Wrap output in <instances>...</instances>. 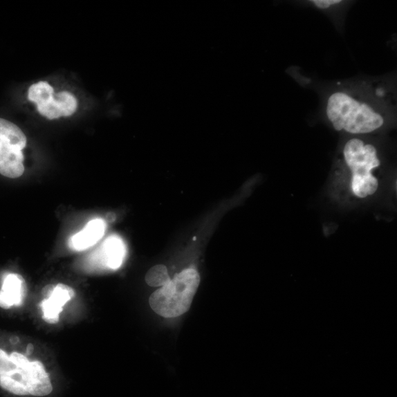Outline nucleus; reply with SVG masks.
Here are the masks:
<instances>
[{
	"label": "nucleus",
	"mask_w": 397,
	"mask_h": 397,
	"mask_svg": "<svg viewBox=\"0 0 397 397\" xmlns=\"http://www.w3.org/2000/svg\"><path fill=\"white\" fill-rule=\"evenodd\" d=\"M326 116L338 131L354 135L376 132L387 121V112L372 99L360 93L340 90L326 102Z\"/></svg>",
	"instance_id": "f257e3e1"
},
{
	"label": "nucleus",
	"mask_w": 397,
	"mask_h": 397,
	"mask_svg": "<svg viewBox=\"0 0 397 397\" xmlns=\"http://www.w3.org/2000/svg\"><path fill=\"white\" fill-rule=\"evenodd\" d=\"M125 255L123 241L113 235L107 239L95 252L89 256L88 264L92 270H116L122 266Z\"/></svg>",
	"instance_id": "423d86ee"
},
{
	"label": "nucleus",
	"mask_w": 397,
	"mask_h": 397,
	"mask_svg": "<svg viewBox=\"0 0 397 397\" xmlns=\"http://www.w3.org/2000/svg\"><path fill=\"white\" fill-rule=\"evenodd\" d=\"M27 285L24 278L18 274H8L3 280L0 290V307L9 309L11 307L20 306L26 299Z\"/></svg>",
	"instance_id": "6e6552de"
},
{
	"label": "nucleus",
	"mask_w": 397,
	"mask_h": 397,
	"mask_svg": "<svg viewBox=\"0 0 397 397\" xmlns=\"http://www.w3.org/2000/svg\"><path fill=\"white\" fill-rule=\"evenodd\" d=\"M346 165L352 174V191L359 198L375 194L378 181L372 172L380 166L378 149L358 138L349 140L343 149Z\"/></svg>",
	"instance_id": "7ed1b4c3"
},
{
	"label": "nucleus",
	"mask_w": 397,
	"mask_h": 397,
	"mask_svg": "<svg viewBox=\"0 0 397 397\" xmlns=\"http://www.w3.org/2000/svg\"><path fill=\"white\" fill-rule=\"evenodd\" d=\"M200 284V274L194 268H187L151 294L150 307L162 317H181L189 311Z\"/></svg>",
	"instance_id": "f03ea898"
},
{
	"label": "nucleus",
	"mask_w": 397,
	"mask_h": 397,
	"mask_svg": "<svg viewBox=\"0 0 397 397\" xmlns=\"http://www.w3.org/2000/svg\"><path fill=\"white\" fill-rule=\"evenodd\" d=\"M55 286L56 285L50 284L46 286L45 287L43 288L41 290V294L44 297L45 299H48L52 296Z\"/></svg>",
	"instance_id": "4468645a"
},
{
	"label": "nucleus",
	"mask_w": 397,
	"mask_h": 397,
	"mask_svg": "<svg viewBox=\"0 0 397 397\" xmlns=\"http://www.w3.org/2000/svg\"><path fill=\"white\" fill-rule=\"evenodd\" d=\"M53 93L54 89L48 83L40 81L29 88L28 98L37 104L40 114L50 120L72 116L76 111L77 101L71 93H57L56 100Z\"/></svg>",
	"instance_id": "39448f33"
},
{
	"label": "nucleus",
	"mask_w": 397,
	"mask_h": 397,
	"mask_svg": "<svg viewBox=\"0 0 397 397\" xmlns=\"http://www.w3.org/2000/svg\"><path fill=\"white\" fill-rule=\"evenodd\" d=\"M10 359L18 368L27 369L30 364V362H29L26 356L18 353H13L11 354L10 356Z\"/></svg>",
	"instance_id": "f8f14e48"
},
{
	"label": "nucleus",
	"mask_w": 397,
	"mask_h": 397,
	"mask_svg": "<svg viewBox=\"0 0 397 397\" xmlns=\"http://www.w3.org/2000/svg\"><path fill=\"white\" fill-rule=\"evenodd\" d=\"M75 296V290L73 288L62 284L56 285L52 296L40 303L44 313L43 320L50 324L57 323L63 307Z\"/></svg>",
	"instance_id": "0eeeda50"
},
{
	"label": "nucleus",
	"mask_w": 397,
	"mask_h": 397,
	"mask_svg": "<svg viewBox=\"0 0 397 397\" xmlns=\"http://www.w3.org/2000/svg\"><path fill=\"white\" fill-rule=\"evenodd\" d=\"M107 224L101 219L89 221L84 230L76 233L68 240V247L74 251H83L97 243L104 236Z\"/></svg>",
	"instance_id": "1a4fd4ad"
},
{
	"label": "nucleus",
	"mask_w": 397,
	"mask_h": 397,
	"mask_svg": "<svg viewBox=\"0 0 397 397\" xmlns=\"http://www.w3.org/2000/svg\"><path fill=\"white\" fill-rule=\"evenodd\" d=\"M10 341L12 344H17L19 342V338L17 337H13L10 338Z\"/></svg>",
	"instance_id": "dca6fc26"
},
{
	"label": "nucleus",
	"mask_w": 397,
	"mask_h": 397,
	"mask_svg": "<svg viewBox=\"0 0 397 397\" xmlns=\"http://www.w3.org/2000/svg\"><path fill=\"white\" fill-rule=\"evenodd\" d=\"M312 3L319 9H329L342 3L341 0H313Z\"/></svg>",
	"instance_id": "ddd939ff"
},
{
	"label": "nucleus",
	"mask_w": 397,
	"mask_h": 397,
	"mask_svg": "<svg viewBox=\"0 0 397 397\" xmlns=\"http://www.w3.org/2000/svg\"><path fill=\"white\" fill-rule=\"evenodd\" d=\"M34 347L32 344H29L27 348V355L30 356L33 352Z\"/></svg>",
	"instance_id": "2eb2a0df"
},
{
	"label": "nucleus",
	"mask_w": 397,
	"mask_h": 397,
	"mask_svg": "<svg viewBox=\"0 0 397 397\" xmlns=\"http://www.w3.org/2000/svg\"><path fill=\"white\" fill-rule=\"evenodd\" d=\"M17 368L10 356L0 349V376H6Z\"/></svg>",
	"instance_id": "9b49d317"
},
{
	"label": "nucleus",
	"mask_w": 397,
	"mask_h": 397,
	"mask_svg": "<svg viewBox=\"0 0 397 397\" xmlns=\"http://www.w3.org/2000/svg\"><path fill=\"white\" fill-rule=\"evenodd\" d=\"M27 146V138L13 122L0 118V174L17 179L25 172L22 150Z\"/></svg>",
	"instance_id": "20e7f679"
},
{
	"label": "nucleus",
	"mask_w": 397,
	"mask_h": 397,
	"mask_svg": "<svg viewBox=\"0 0 397 397\" xmlns=\"http://www.w3.org/2000/svg\"><path fill=\"white\" fill-rule=\"evenodd\" d=\"M147 285L151 287H162L167 284L171 279L165 265H156L147 272L145 276Z\"/></svg>",
	"instance_id": "9d476101"
}]
</instances>
